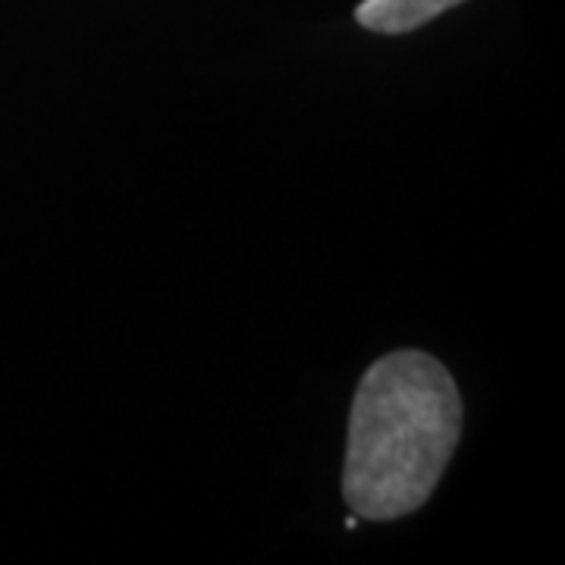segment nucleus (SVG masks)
<instances>
[{
	"label": "nucleus",
	"instance_id": "f257e3e1",
	"mask_svg": "<svg viewBox=\"0 0 565 565\" xmlns=\"http://www.w3.org/2000/svg\"><path fill=\"white\" fill-rule=\"evenodd\" d=\"M462 437V396L427 352L399 349L364 371L349 412L343 497L359 519L418 512Z\"/></svg>",
	"mask_w": 565,
	"mask_h": 565
},
{
	"label": "nucleus",
	"instance_id": "f03ea898",
	"mask_svg": "<svg viewBox=\"0 0 565 565\" xmlns=\"http://www.w3.org/2000/svg\"><path fill=\"white\" fill-rule=\"evenodd\" d=\"M459 3L462 0H362L355 10V20L377 35H403L437 20L440 13Z\"/></svg>",
	"mask_w": 565,
	"mask_h": 565
}]
</instances>
